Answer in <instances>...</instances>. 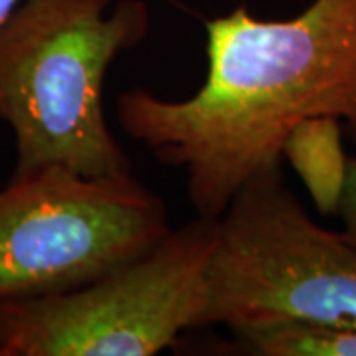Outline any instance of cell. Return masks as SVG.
Instances as JSON below:
<instances>
[{
	"label": "cell",
	"mask_w": 356,
	"mask_h": 356,
	"mask_svg": "<svg viewBox=\"0 0 356 356\" xmlns=\"http://www.w3.org/2000/svg\"><path fill=\"white\" fill-rule=\"evenodd\" d=\"M206 77L186 99L117 97V121L182 170L196 216L220 218L255 175L283 166L299 123L334 117L356 143V0H313L285 20L245 6L206 20Z\"/></svg>",
	"instance_id": "1"
},
{
	"label": "cell",
	"mask_w": 356,
	"mask_h": 356,
	"mask_svg": "<svg viewBox=\"0 0 356 356\" xmlns=\"http://www.w3.org/2000/svg\"><path fill=\"white\" fill-rule=\"evenodd\" d=\"M151 28L145 0H24L0 28V121L16 143L13 177L67 168L129 177L109 129L103 83Z\"/></svg>",
	"instance_id": "2"
},
{
	"label": "cell",
	"mask_w": 356,
	"mask_h": 356,
	"mask_svg": "<svg viewBox=\"0 0 356 356\" xmlns=\"http://www.w3.org/2000/svg\"><path fill=\"white\" fill-rule=\"evenodd\" d=\"M356 327V245L318 226L283 166L250 178L218 218L202 327Z\"/></svg>",
	"instance_id": "3"
},
{
	"label": "cell",
	"mask_w": 356,
	"mask_h": 356,
	"mask_svg": "<svg viewBox=\"0 0 356 356\" xmlns=\"http://www.w3.org/2000/svg\"><path fill=\"white\" fill-rule=\"evenodd\" d=\"M218 218L67 291L0 301V356H154L202 327Z\"/></svg>",
	"instance_id": "4"
},
{
	"label": "cell",
	"mask_w": 356,
	"mask_h": 356,
	"mask_svg": "<svg viewBox=\"0 0 356 356\" xmlns=\"http://www.w3.org/2000/svg\"><path fill=\"white\" fill-rule=\"evenodd\" d=\"M170 232L165 202L133 175L67 168L0 186V301L67 291L149 252Z\"/></svg>",
	"instance_id": "5"
},
{
	"label": "cell",
	"mask_w": 356,
	"mask_h": 356,
	"mask_svg": "<svg viewBox=\"0 0 356 356\" xmlns=\"http://www.w3.org/2000/svg\"><path fill=\"white\" fill-rule=\"evenodd\" d=\"M281 156L303 180L318 212L339 214L350 161L343 147V123L334 117L305 119L287 135Z\"/></svg>",
	"instance_id": "6"
},
{
	"label": "cell",
	"mask_w": 356,
	"mask_h": 356,
	"mask_svg": "<svg viewBox=\"0 0 356 356\" xmlns=\"http://www.w3.org/2000/svg\"><path fill=\"white\" fill-rule=\"evenodd\" d=\"M255 356H356V327L281 325L238 337Z\"/></svg>",
	"instance_id": "7"
},
{
	"label": "cell",
	"mask_w": 356,
	"mask_h": 356,
	"mask_svg": "<svg viewBox=\"0 0 356 356\" xmlns=\"http://www.w3.org/2000/svg\"><path fill=\"white\" fill-rule=\"evenodd\" d=\"M339 216L343 218V234L356 245V156H350L348 161V178L339 206Z\"/></svg>",
	"instance_id": "8"
},
{
	"label": "cell",
	"mask_w": 356,
	"mask_h": 356,
	"mask_svg": "<svg viewBox=\"0 0 356 356\" xmlns=\"http://www.w3.org/2000/svg\"><path fill=\"white\" fill-rule=\"evenodd\" d=\"M24 0H0V28L8 22V18L13 16L14 10L22 4Z\"/></svg>",
	"instance_id": "9"
}]
</instances>
